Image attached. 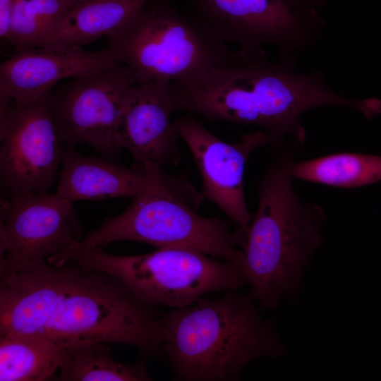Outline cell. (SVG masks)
Instances as JSON below:
<instances>
[{"mask_svg": "<svg viewBox=\"0 0 381 381\" xmlns=\"http://www.w3.org/2000/svg\"><path fill=\"white\" fill-rule=\"evenodd\" d=\"M61 359V349L44 338L18 334L0 336V381L58 380Z\"/></svg>", "mask_w": 381, "mask_h": 381, "instance_id": "obj_17", "label": "cell"}, {"mask_svg": "<svg viewBox=\"0 0 381 381\" xmlns=\"http://www.w3.org/2000/svg\"><path fill=\"white\" fill-rule=\"evenodd\" d=\"M0 106L1 184L11 195L47 192L63 149L47 98L27 104L0 98Z\"/></svg>", "mask_w": 381, "mask_h": 381, "instance_id": "obj_10", "label": "cell"}, {"mask_svg": "<svg viewBox=\"0 0 381 381\" xmlns=\"http://www.w3.org/2000/svg\"><path fill=\"white\" fill-rule=\"evenodd\" d=\"M60 381H150L145 357L133 364L115 361L108 344L92 343L61 349Z\"/></svg>", "mask_w": 381, "mask_h": 381, "instance_id": "obj_18", "label": "cell"}, {"mask_svg": "<svg viewBox=\"0 0 381 381\" xmlns=\"http://www.w3.org/2000/svg\"><path fill=\"white\" fill-rule=\"evenodd\" d=\"M13 0H0V38L7 42L13 16Z\"/></svg>", "mask_w": 381, "mask_h": 381, "instance_id": "obj_21", "label": "cell"}, {"mask_svg": "<svg viewBox=\"0 0 381 381\" xmlns=\"http://www.w3.org/2000/svg\"><path fill=\"white\" fill-rule=\"evenodd\" d=\"M174 125L194 158L205 195L238 228L246 229L252 216L244 195L245 166L255 150L270 144L269 135L260 130L244 134L238 143H228L193 116H181L174 121Z\"/></svg>", "mask_w": 381, "mask_h": 381, "instance_id": "obj_12", "label": "cell"}, {"mask_svg": "<svg viewBox=\"0 0 381 381\" xmlns=\"http://www.w3.org/2000/svg\"><path fill=\"white\" fill-rule=\"evenodd\" d=\"M150 0H77L39 48L82 47L108 37L128 23Z\"/></svg>", "mask_w": 381, "mask_h": 381, "instance_id": "obj_16", "label": "cell"}, {"mask_svg": "<svg viewBox=\"0 0 381 381\" xmlns=\"http://www.w3.org/2000/svg\"><path fill=\"white\" fill-rule=\"evenodd\" d=\"M243 230L232 231L219 217H206L178 198L161 172L151 185L120 214L104 222L81 241L102 248L121 241H133L160 248H181L231 261L241 267Z\"/></svg>", "mask_w": 381, "mask_h": 381, "instance_id": "obj_7", "label": "cell"}, {"mask_svg": "<svg viewBox=\"0 0 381 381\" xmlns=\"http://www.w3.org/2000/svg\"><path fill=\"white\" fill-rule=\"evenodd\" d=\"M198 251L160 248L141 255H119L81 242L48 259L70 261L118 278L138 298L152 306H188L206 294L239 289L246 284L240 266Z\"/></svg>", "mask_w": 381, "mask_h": 381, "instance_id": "obj_6", "label": "cell"}, {"mask_svg": "<svg viewBox=\"0 0 381 381\" xmlns=\"http://www.w3.org/2000/svg\"><path fill=\"white\" fill-rule=\"evenodd\" d=\"M83 238L73 202L56 192L11 195L1 202L0 277L47 260Z\"/></svg>", "mask_w": 381, "mask_h": 381, "instance_id": "obj_11", "label": "cell"}, {"mask_svg": "<svg viewBox=\"0 0 381 381\" xmlns=\"http://www.w3.org/2000/svg\"><path fill=\"white\" fill-rule=\"evenodd\" d=\"M135 83L129 69L119 63L56 85L47 101L61 142L87 144L103 155H116L121 150L115 137L121 105Z\"/></svg>", "mask_w": 381, "mask_h": 381, "instance_id": "obj_9", "label": "cell"}, {"mask_svg": "<svg viewBox=\"0 0 381 381\" xmlns=\"http://www.w3.org/2000/svg\"><path fill=\"white\" fill-rule=\"evenodd\" d=\"M118 64L107 48L18 51L1 64L0 98L18 104L37 102L46 99L56 85L66 79L105 71Z\"/></svg>", "mask_w": 381, "mask_h": 381, "instance_id": "obj_14", "label": "cell"}, {"mask_svg": "<svg viewBox=\"0 0 381 381\" xmlns=\"http://www.w3.org/2000/svg\"><path fill=\"white\" fill-rule=\"evenodd\" d=\"M174 111L171 83L133 84L125 93L118 116V147L128 150L138 164H178L181 152L171 121Z\"/></svg>", "mask_w": 381, "mask_h": 381, "instance_id": "obj_13", "label": "cell"}, {"mask_svg": "<svg viewBox=\"0 0 381 381\" xmlns=\"http://www.w3.org/2000/svg\"><path fill=\"white\" fill-rule=\"evenodd\" d=\"M107 47L135 83L166 81L183 87L204 83L237 56L195 16L161 0H150Z\"/></svg>", "mask_w": 381, "mask_h": 381, "instance_id": "obj_5", "label": "cell"}, {"mask_svg": "<svg viewBox=\"0 0 381 381\" xmlns=\"http://www.w3.org/2000/svg\"><path fill=\"white\" fill-rule=\"evenodd\" d=\"M161 172L162 167L153 164L128 168L63 149L56 193L71 202L133 198L148 188Z\"/></svg>", "mask_w": 381, "mask_h": 381, "instance_id": "obj_15", "label": "cell"}, {"mask_svg": "<svg viewBox=\"0 0 381 381\" xmlns=\"http://www.w3.org/2000/svg\"><path fill=\"white\" fill-rule=\"evenodd\" d=\"M196 17L224 43L245 51L272 46L278 57L317 42L325 32L324 21L308 12L291 9L283 0H191Z\"/></svg>", "mask_w": 381, "mask_h": 381, "instance_id": "obj_8", "label": "cell"}, {"mask_svg": "<svg viewBox=\"0 0 381 381\" xmlns=\"http://www.w3.org/2000/svg\"><path fill=\"white\" fill-rule=\"evenodd\" d=\"M294 179L339 188H357L381 181V155L340 152L302 162L290 167Z\"/></svg>", "mask_w": 381, "mask_h": 381, "instance_id": "obj_19", "label": "cell"}, {"mask_svg": "<svg viewBox=\"0 0 381 381\" xmlns=\"http://www.w3.org/2000/svg\"><path fill=\"white\" fill-rule=\"evenodd\" d=\"M229 64L214 68L195 87L172 85L175 111L210 121L253 125L279 152L302 148L306 139L302 114L313 108L338 106L375 116L376 99H357L331 87L320 71L298 72L296 58L268 59L264 49H237Z\"/></svg>", "mask_w": 381, "mask_h": 381, "instance_id": "obj_2", "label": "cell"}, {"mask_svg": "<svg viewBox=\"0 0 381 381\" xmlns=\"http://www.w3.org/2000/svg\"><path fill=\"white\" fill-rule=\"evenodd\" d=\"M295 153L279 152L258 181L257 210L241 245V268L260 310H274L283 298L298 293L306 267L325 241V210L303 202L294 189Z\"/></svg>", "mask_w": 381, "mask_h": 381, "instance_id": "obj_3", "label": "cell"}, {"mask_svg": "<svg viewBox=\"0 0 381 381\" xmlns=\"http://www.w3.org/2000/svg\"><path fill=\"white\" fill-rule=\"evenodd\" d=\"M249 294L229 290L162 315L164 360L179 381H237L250 363L286 352Z\"/></svg>", "mask_w": 381, "mask_h": 381, "instance_id": "obj_4", "label": "cell"}, {"mask_svg": "<svg viewBox=\"0 0 381 381\" xmlns=\"http://www.w3.org/2000/svg\"><path fill=\"white\" fill-rule=\"evenodd\" d=\"M283 1H284V0H283Z\"/></svg>", "mask_w": 381, "mask_h": 381, "instance_id": "obj_22", "label": "cell"}, {"mask_svg": "<svg viewBox=\"0 0 381 381\" xmlns=\"http://www.w3.org/2000/svg\"><path fill=\"white\" fill-rule=\"evenodd\" d=\"M29 334L60 349L92 343L133 346L164 360L162 316L111 274L67 261L30 262L0 277V336Z\"/></svg>", "mask_w": 381, "mask_h": 381, "instance_id": "obj_1", "label": "cell"}, {"mask_svg": "<svg viewBox=\"0 0 381 381\" xmlns=\"http://www.w3.org/2000/svg\"><path fill=\"white\" fill-rule=\"evenodd\" d=\"M77 0H13L7 42L16 52L39 48Z\"/></svg>", "mask_w": 381, "mask_h": 381, "instance_id": "obj_20", "label": "cell"}]
</instances>
